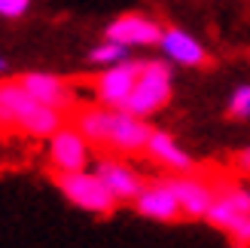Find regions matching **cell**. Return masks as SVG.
Returning a JSON list of instances; mask_svg holds the SVG:
<instances>
[{
  "label": "cell",
  "instance_id": "1",
  "mask_svg": "<svg viewBox=\"0 0 250 248\" xmlns=\"http://www.w3.org/2000/svg\"><path fill=\"white\" fill-rule=\"evenodd\" d=\"M67 126H73L101 156H146V144L153 126L144 117H134L128 110L107 107V104H85L77 101L67 110Z\"/></svg>",
  "mask_w": 250,
  "mask_h": 248
},
{
  "label": "cell",
  "instance_id": "7",
  "mask_svg": "<svg viewBox=\"0 0 250 248\" xmlns=\"http://www.w3.org/2000/svg\"><path fill=\"white\" fill-rule=\"evenodd\" d=\"M162 37H165V28L144 12H125V16L110 22L107 28V40L122 46H156L162 43Z\"/></svg>",
  "mask_w": 250,
  "mask_h": 248
},
{
  "label": "cell",
  "instance_id": "12",
  "mask_svg": "<svg viewBox=\"0 0 250 248\" xmlns=\"http://www.w3.org/2000/svg\"><path fill=\"white\" fill-rule=\"evenodd\" d=\"M146 159H153V163H159L165 172H189L195 163L189 156H186L177 141L171 138V135L153 129V135H149V144H146Z\"/></svg>",
  "mask_w": 250,
  "mask_h": 248
},
{
  "label": "cell",
  "instance_id": "8",
  "mask_svg": "<svg viewBox=\"0 0 250 248\" xmlns=\"http://www.w3.org/2000/svg\"><path fill=\"white\" fill-rule=\"evenodd\" d=\"M98 178L107 184V190L119 199V205L134 202L137 196H141V190L146 187V181H149L144 175H137L131 166H125L119 156H101V163H98Z\"/></svg>",
  "mask_w": 250,
  "mask_h": 248
},
{
  "label": "cell",
  "instance_id": "16",
  "mask_svg": "<svg viewBox=\"0 0 250 248\" xmlns=\"http://www.w3.org/2000/svg\"><path fill=\"white\" fill-rule=\"evenodd\" d=\"M31 0H0V16L3 19H21L28 12Z\"/></svg>",
  "mask_w": 250,
  "mask_h": 248
},
{
  "label": "cell",
  "instance_id": "14",
  "mask_svg": "<svg viewBox=\"0 0 250 248\" xmlns=\"http://www.w3.org/2000/svg\"><path fill=\"white\" fill-rule=\"evenodd\" d=\"M122 43H113V40H107L104 46H98L95 52H92V61H98V65H110V61H122Z\"/></svg>",
  "mask_w": 250,
  "mask_h": 248
},
{
  "label": "cell",
  "instance_id": "11",
  "mask_svg": "<svg viewBox=\"0 0 250 248\" xmlns=\"http://www.w3.org/2000/svg\"><path fill=\"white\" fill-rule=\"evenodd\" d=\"M162 46H165V52L174 61H180L186 68H195V71H214L217 68V58L210 55L205 46H198L189 34H183L180 28H165Z\"/></svg>",
  "mask_w": 250,
  "mask_h": 248
},
{
  "label": "cell",
  "instance_id": "15",
  "mask_svg": "<svg viewBox=\"0 0 250 248\" xmlns=\"http://www.w3.org/2000/svg\"><path fill=\"white\" fill-rule=\"evenodd\" d=\"M229 169H232L235 178H250V147L229 156Z\"/></svg>",
  "mask_w": 250,
  "mask_h": 248
},
{
  "label": "cell",
  "instance_id": "5",
  "mask_svg": "<svg viewBox=\"0 0 250 248\" xmlns=\"http://www.w3.org/2000/svg\"><path fill=\"white\" fill-rule=\"evenodd\" d=\"M171 101V71L165 61H146L144 74L137 77L134 89L128 92V98L122 101L119 110H128L134 117H149L162 110Z\"/></svg>",
  "mask_w": 250,
  "mask_h": 248
},
{
  "label": "cell",
  "instance_id": "3",
  "mask_svg": "<svg viewBox=\"0 0 250 248\" xmlns=\"http://www.w3.org/2000/svg\"><path fill=\"white\" fill-rule=\"evenodd\" d=\"M49 178H52V184L67 196L73 205H80V208H85V212H92L98 218H110L119 208V199L107 190V184L98 175H85L83 169L80 172H58V169H52Z\"/></svg>",
  "mask_w": 250,
  "mask_h": 248
},
{
  "label": "cell",
  "instance_id": "6",
  "mask_svg": "<svg viewBox=\"0 0 250 248\" xmlns=\"http://www.w3.org/2000/svg\"><path fill=\"white\" fill-rule=\"evenodd\" d=\"M131 205L137 208V215L153 218V221H165V224H180V221H186L177 196H174V190L168 187L165 178H149L146 187L141 190V196H137Z\"/></svg>",
  "mask_w": 250,
  "mask_h": 248
},
{
  "label": "cell",
  "instance_id": "4",
  "mask_svg": "<svg viewBox=\"0 0 250 248\" xmlns=\"http://www.w3.org/2000/svg\"><path fill=\"white\" fill-rule=\"evenodd\" d=\"M146 61H119L116 68H110L104 74H80V77H70L73 89H85L98 104L107 107H122V101L128 98V92L134 89L137 77L144 74Z\"/></svg>",
  "mask_w": 250,
  "mask_h": 248
},
{
  "label": "cell",
  "instance_id": "18",
  "mask_svg": "<svg viewBox=\"0 0 250 248\" xmlns=\"http://www.w3.org/2000/svg\"><path fill=\"white\" fill-rule=\"evenodd\" d=\"M235 248H238V245H235Z\"/></svg>",
  "mask_w": 250,
  "mask_h": 248
},
{
  "label": "cell",
  "instance_id": "13",
  "mask_svg": "<svg viewBox=\"0 0 250 248\" xmlns=\"http://www.w3.org/2000/svg\"><path fill=\"white\" fill-rule=\"evenodd\" d=\"M247 117H250V86H241L226 107V120H247Z\"/></svg>",
  "mask_w": 250,
  "mask_h": 248
},
{
  "label": "cell",
  "instance_id": "10",
  "mask_svg": "<svg viewBox=\"0 0 250 248\" xmlns=\"http://www.w3.org/2000/svg\"><path fill=\"white\" fill-rule=\"evenodd\" d=\"M49 159H52V169L58 172H80L89 163V141L73 129V126H61L52 135V144H49Z\"/></svg>",
  "mask_w": 250,
  "mask_h": 248
},
{
  "label": "cell",
  "instance_id": "2",
  "mask_svg": "<svg viewBox=\"0 0 250 248\" xmlns=\"http://www.w3.org/2000/svg\"><path fill=\"white\" fill-rule=\"evenodd\" d=\"M0 101H3L6 110L12 114V123H16L19 135L52 138L61 126H67V117L55 107L37 101V98L19 83V77L16 80H0Z\"/></svg>",
  "mask_w": 250,
  "mask_h": 248
},
{
  "label": "cell",
  "instance_id": "9",
  "mask_svg": "<svg viewBox=\"0 0 250 248\" xmlns=\"http://www.w3.org/2000/svg\"><path fill=\"white\" fill-rule=\"evenodd\" d=\"M19 83L37 98V101H43V104H49V107L61 110L64 117H67V110L80 101V98H77V89L70 86V80L52 77V74H21Z\"/></svg>",
  "mask_w": 250,
  "mask_h": 248
},
{
  "label": "cell",
  "instance_id": "17",
  "mask_svg": "<svg viewBox=\"0 0 250 248\" xmlns=\"http://www.w3.org/2000/svg\"><path fill=\"white\" fill-rule=\"evenodd\" d=\"M0 71H3V58H0Z\"/></svg>",
  "mask_w": 250,
  "mask_h": 248
}]
</instances>
